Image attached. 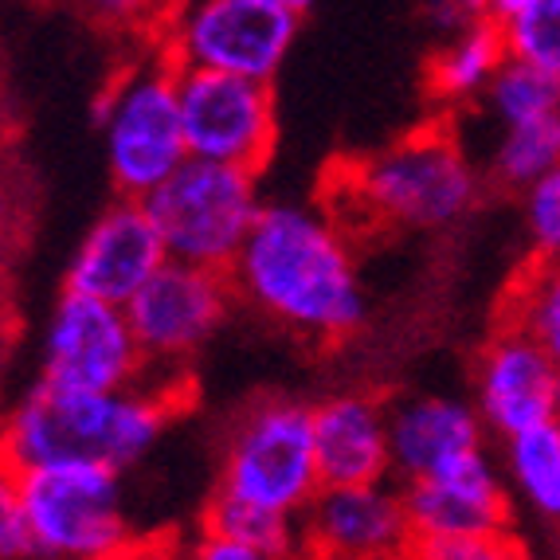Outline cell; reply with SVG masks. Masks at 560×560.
Returning <instances> with one entry per match:
<instances>
[{"label": "cell", "mask_w": 560, "mask_h": 560, "mask_svg": "<svg viewBox=\"0 0 560 560\" xmlns=\"http://www.w3.org/2000/svg\"><path fill=\"white\" fill-rule=\"evenodd\" d=\"M235 302L224 271H205L168 259L145 287L126 302V322L145 357V384H177L192 357L220 334Z\"/></svg>", "instance_id": "cell-9"}, {"label": "cell", "mask_w": 560, "mask_h": 560, "mask_svg": "<svg viewBox=\"0 0 560 560\" xmlns=\"http://www.w3.org/2000/svg\"><path fill=\"white\" fill-rule=\"evenodd\" d=\"M141 205L168 259L228 275L262 212L259 173L188 158Z\"/></svg>", "instance_id": "cell-7"}, {"label": "cell", "mask_w": 560, "mask_h": 560, "mask_svg": "<svg viewBox=\"0 0 560 560\" xmlns=\"http://www.w3.org/2000/svg\"><path fill=\"white\" fill-rule=\"evenodd\" d=\"M180 130L188 158L259 173L279 141L271 83L215 75V71H177Z\"/></svg>", "instance_id": "cell-10"}, {"label": "cell", "mask_w": 560, "mask_h": 560, "mask_svg": "<svg viewBox=\"0 0 560 560\" xmlns=\"http://www.w3.org/2000/svg\"><path fill=\"white\" fill-rule=\"evenodd\" d=\"M560 369L529 337L494 326L475 357V411L498 443L552 423Z\"/></svg>", "instance_id": "cell-13"}, {"label": "cell", "mask_w": 560, "mask_h": 560, "mask_svg": "<svg viewBox=\"0 0 560 560\" xmlns=\"http://www.w3.org/2000/svg\"><path fill=\"white\" fill-rule=\"evenodd\" d=\"M341 208L376 228L440 232L458 224L482 200L486 177L447 126H423L373 158L341 168Z\"/></svg>", "instance_id": "cell-3"}, {"label": "cell", "mask_w": 560, "mask_h": 560, "mask_svg": "<svg viewBox=\"0 0 560 560\" xmlns=\"http://www.w3.org/2000/svg\"><path fill=\"white\" fill-rule=\"evenodd\" d=\"M141 560H145V557H141Z\"/></svg>", "instance_id": "cell-31"}, {"label": "cell", "mask_w": 560, "mask_h": 560, "mask_svg": "<svg viewBox=\"0 0 560 560\" xmlns=\"http://www.w3.org/2000/svg\"><path fill=\"white\" fill-rule=\"evenodd\" d=\"M498 326L529 337L560 369V262L529 259L510 279L498 306Z\"/></svg>", "instance_id": "cell-20"}, {"label": "cell", "mask_w": 560, "mask_h": 560, "mask_svg": "<svg viewBox=\"0 0 560 560\" xmlns=\"http://www.w3.org/2000/svg\"><path fill=\"white\" fill-rule=\"evenodd\" d=\"M486 20L494 24L505 59L560 83V0H490Z\"/></svg>", "instance_id": "cell-21"}, {"label": "cell", "mask_w": 560, "mask_h": 560, "mask_svg": "<svg viewBox=\"0 0 560 560\" xmlns=\"http://www.w3.org/2000/svg\"><path fill=\"white\" fill-rule=\"evenodd\" d=\"M185 560H275V557L247 549V545H235V541H228V537H215V533L197 529L192 545L185 549Z\"/></svg>", "instance_id": "cell-28"}, {"label": "cell", "mask_w": 560, "mask_h": 560, "mask_svg": "<svg viewBox=\"0 0 560 560\" xmlns=\"http://www.w3.org/2000/svg\"><path fill=\"white\" fill-rule=\"evenodd\" d=\"M228 279L240 306L314 346L346 341L369 322L357 252L326 208L262 205Z\"/></svg>", "instance_id": "cell-1"}, {"label": "cell", "mask_w": 560, "mask_h": 560, "mask_svg": "<svg viewBox=\"0 0 560 560\" xmlns=\"http://www.w3.org/2000/svg\"><path fill=\"white\" fill-rule=\"evenodd\" d=\"M388 455L400 486L428 482L486 455V428L467 400L400 396L388 404Z\"/></svg>", "instance_id": "cell-16"}, {"label": "cell", "mask_w": 560, "mask_h": 560, "mask_svg": "<svg viewBox=\"0 0 560 560\" xmlns=\"http://www.w3.org/2000/svg\"><path fill=\"white\" fill-rule=\"evenodd\" d=\"M411 541H486L514 533V498L490 451L428 482L400 486Z\"/></svg>", "instance_id": "cell-14"}, {"label": "cell", "mask_w": 560, "mask_h": 560, "mask_svg": "<svg viewBox=\"0 0 560 560\" xmlns=\"http://www.w3.org/2000/svg\"><path fill=\"white\" fill-rule=\"evenodd\" d=\"M552 168H560V114L502 130L490 153V180L510 192H525Z\"/></svg>", "instance_id": "cell-23"}, {"label": "cell", "mask_w": 560, "mask_h": 560, "mask_svg": "<svg viewBox=\"0 0 560 560\" xmlns=\"http://www.w3.org/2000/svg\"><path fill=\"white\" fill-rule=\"evenodd\" d=\"M4 220H9V212H4V197H0V235H4Z\"/></svg>", "instance_id": "cell-29"}, {"label": "cell", "mask_w": 560, "mask_h": 560, "mask_svg": "<svg viewBox=\"0 0 560 560\" xmlns=\"http://www.w3.org/2000/svg\"><path fill=\"white\" fill-rule=\"evenodd\" d=\"M39 560H141L121 475L103 467H44L20 475Z\"/></svg>", "instance_id": "cell-8"}, {"label": "cell", "mask_w": 560, "mask_h": 560, "mask_svg": "<svg viewBox=\"0 0 560 560\" xmlns=\"http://www.w3.org/2000/svg\"><path fill=\"white\" fill-rule=\"evenodd\" d=\"M552 420L560 423V384H557V411H552Z\"/></svg>", "instance_id": "cell-30"}, {"label": "cell", "mask_w": 560, "mask_h": 560, "mask_svg": "<svg viewBox=\"0 0 560 560\" xmlns=\"http://www.w3.org/2000/svg\"><path fill=\"white\" fill-rule=\"evenodd\" d=\"M408 560H533V552L517 533H505L486 541H416Z\"/></svg>", "instance_id": "cell-27"}, {"label": "cell", "mask_w": 560, "mask_h": 560, "mask_svg": "<svg viewBox=\"0 0 560 560\" xmlns=\"http://www.w3.org/2000/svg\"><path fill=\"white\" fill-rule=\"evenodd\" d=\"M505 63V47L498 39L490 20H478L470 28L443 39L428 59V94L447 110H463L470 103H482L494 75Z\"/></svg>", "instance_id": "cell-18"}, {"label": "cell", "mask_w": 560, "mask_h": 560, "mask_svg": "<svg viewBox=\"0 0 560 560\" xmlns=\"http://www.w3.org/2000/svg\"><path fill=\"white\" fill-rule=\"evenodd\" d=\"M306 0H197L165 12L161 56L177 71L271 83L306 28Z\"/></svg>", "instance_id": "cell-4"}, {"label": "cell", "mask_w": 560, "mask_h": 560, "mask_svg": "<svg viewBox=\"0 0 560 560\" xmlns=\"http://www.w3.org/2000/svg\"><path fill=\"white\" fill-rule=\"evenodd\" d=\"M314 458L322 486H381L393 482L388 455V404L373 393H334L310 404Z\"/></svg>", "instance_id": "cell-17"}, {"label": "cell", "mask_w": 560, "mask_h": 560, "mask_svg": "<svg viewBox=\"0 0 560 560\" xmlns=\"http://www.w3.org/2000/svg\"><path fill=\"white\" fill-rule=\"evenodd\" d=\"M126 310L63 290L44 334V384L71 393H130L145 384Z\"/></svg>", "instance_id": "cell-11"}, {"label": "cell", "mask_w": 560, "mask_h": 560, "mask_svg": "<svg viewBox=\"0 0 560 560\" xmlns=\"http://www.w3.org/2000/svg\"><path fill=\"white\" fill-rule=\"evenodd\" d=\"M411 529L400 486H341L302 514V557L310 560H408Z\"/></svg>", "instance_id": "cell-12"}, {"label": "cell", "mask_w": 560, "mask_h": 560, "mask_svg": "<svg viewBox=\"0 0 560 560\" xmlns=\"http://www.w3.org/2000/svg\"><path fill=\"white\" fill-rule=\"evenodd\" d=\"M215 494L271 514H306L322 494L310 404L294 396H262L247 404L228 428Z\"/></svg>", "instance_id": "cell-5"}, {"label": "cell", "mask_w": 560, "mask_h": 560, "mask_svg": "<svg viewBox=\"0 0 560 560\" xmlns=\"http://www.w3.org/2000/svg\"><path fill=\"white\" fill-rule=\"evenodd\" d=\"M185 404V384L130 393H71L39 381L0 428V463L16 475L44 467L130 470L150 455Z\"/></svg>", "instance_id": "cell-2"}, {"label": "cell", "mask_w": 560, "mask_h": 560, "mask_svg": "<svg viewBox=\"0 0 560 560\" xmlns=\"http://www.w3.org/2000/svg\"><path fill=\"white\" fill-rule=\"evenodd\" d=\"M522 215L533 259L560 262V168H552L549 177L525 188Z\"/></svg>", "instance_id": "cell-25"}, {"label": "cell", "mask_w": 560, "mask_h": 560, "mask_svg": "<svg viewBox=\"0 0 560 560\" xmlns=\"http://www.w3.org/2000/svg\"><path fill=\"white\" fill-rule=\"evenodd\" d=\"M106 168L121 200H150L188 161L180 130L177 67L165 56L121 71L94 103Z\"/></svg>", "instance_id": "cell-6"}, {"label": "cell", "mask_w": 560, "mask_h": 560, "mask_svg": "<svg viewBox=\"0 0 560 560\" xmlns=\"http://www.w3.org/2000/svg\"><path fill=\"white\" fill-rule=\"evenodd\" d=\"M482 106L494 114L502 130H514V126H525V121L560 114V83L541 75V71H533V67L505 59L502 71L490 83V91L482 94Z\"/></svg>", "instance_id": "cell-24"}, {"label": "cell", "mask_w": 560, "mask_h": 560, "mask_svg": "<svg viewBox=\"0 0 560 560\" xmlns=\"http://www.w3.org/2000/svg\"><path fill=\"white\" fill-rule=\"evenodd\" d=\"M0 560H39L20 494V475L0 463Z\"/></svg>", "instance_id": "cell-26"}, {"label": "cell", "mask_w": 560, "mask_h": 560, "mask_svg": "<svg viewBox=\"0 0 560 560\" xmlns=\"http://www.w3.org/2000/svg\"><path fill=\"white\" fill-rule=\"evenodd\" d=\"M200 529L228 537L235 545H247L255 552H267L275 560H302V517L271 514V510L235 502L228 494L208 498Z\"/></svg>", "instance_id": "cell-22"}, {"label": "cell", "mask_w": 560, "mask_h": 560, "mask_svg": "<svg viewBox=\"0 0 560 560\" xmlns=\"http://www.w3.org/2000/svg\"><path fill=\"white\" fill-rule=\"evenodd\" d=\"M168 262L165 243L141 200H114L71 255L63 290L126 310L153 275Z\"/></svg>", "instance_id": "cell-15"}, {"label": "cell", "mask_w": 560, "mask_h": 560, "mask_svg": "<svg viewBox=\"0 0 560 560\" xmlns=\"http://www.w3.org/2000/svg\"><path fill=\"white\" fill-rule=\"evenodd\" d=\"M502 482L537 522L560 529V423L522 431L502 443Z\"/></svg>", "instance_id": "cell-19"}]
</instances>
